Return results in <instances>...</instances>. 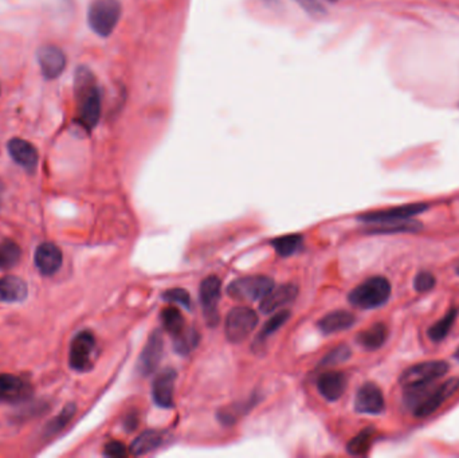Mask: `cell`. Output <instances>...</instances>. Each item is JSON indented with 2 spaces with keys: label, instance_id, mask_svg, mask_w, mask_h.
<instances>
[{
  "label": "cell",
  "instance_id": "cell-36",
  "mask_svg": "<svg viewBox=\"0 0 459 458\" xmlns=\"http://www.w3.org/2000/svg\"><path fill=\"white\" fill-rule=\"evenodd\" d=\"M295 1L301 9H304L306 12L315 16L324 14V7L318 3L317 0H295Z\"/></svg>",
  "mask_w": 459,
  "mask_h": 458
},
{
  "label": "cell",
  "instance_id": "cell-17",
  "mask_svg": "<svg viewBox=\"0 0 459 458\" xmlns=\"http://www.w3.org/2000/svg\"><path fill=\"white\" fill-rule=\"evenodd\" d=\"M62 251L56 244L45 242L36 247L34 262L36 269L43 276H53L62 266Z\"/></svg>",
  "mask_w": 459,
  "mask_h": 458
},
{
  "label": "cell",
  "instance_id": "cell-5",
  "mask_svg": "<svg viewBox=\"0 0 459 458\" xmlns=\"http://www.w3.org/2000/svg\"><path fill=\"white\" fill-rule=\"evenodd\" d=\"M258 324V315L246 306H236L226 318V338L231 343L246 340Z\"/></svg>",
  "mask_w": 459,
  "mask_h": 458
},
{
  "label": "cell",
  "instance_id": "cell-33",
  "mask_svg": "<svg viewBox=\"0 0 459 458\" xmlns=\"http://www.w3.org/2000/svg\"><path fill=\"white\" fill-rule=\"evenodd\" d=\"M436 277L430 271H419L413 280V288L416 292L424 293L436 286Z\"/></svg>",
  "mask_w": 459,
  "mask_h": 458
},
{
  "label": "cell",
  "instance_id": "cell-3",
  "mask_svg": "<svg viewBox=\"0 0 459 458\" xmlns=\"http://www.w3.org/2000/svg\"><path fill=\"white\" fill-rule=\"evenodd\" d=\"M391 296V283L384 277H371L357 285L348 296L349 303L360 309H374L384 306Z\"/></svg>",
  "mask_w": 459,
  "mask_h": 458
},
{
  "label": "cell",
  "instance_id": "cell-21",
  "mask_svg": "<svg viewBox=\"0 0 459 458\" xmlns=\"http://www.w3.org/2000/svg\"><path fill=\"white\" fill-rule=\"evenodd\" d=\"M354 323H356V318L351 312L336 311L321 318L318 323V328L325 335H332V333L351 328Z\"/></svg>",
  "mask_w": 459,
  "mask_h": 458
},
{
  "label": "cell",
  "instance_id": "cell-41",
  "mask_svg": "<svg viewBox=\"0 0 459 458\" xmlns=\"http://www.w3.org/2000/svg\"><path fill=\"white\" fill-rule=\"evenodd\" d=\"M458 271V274H459V268H458V271Z\"/></svg>",
  "mask_w": 459,
  "mask_h": 458
},
{
  "label": "cell",
  "instance_id": "cell-10",
  "mask_svg": "<svg viewBox=\"0 0 459 458\" xmlns=\"http://www.w3.org/2000/svg\"><path fill=\"white\" fill-rule=\"evenodd\" d=\"M36 61L42 76L46 80H57L68 65L65 51L56 45H43L39 47L36 51Z\"/></svg>",
  "mask_w": 459,
  "mask_h": 458
},
{
  "label": "cell",
  "instance_id": "cell-26",
  "mask_svg": "<svg viewBox=\"0 0 459 458\" xmlns=\"http://www.w3.org/2000/svg\"><path fill=\"white\" fill-rule=\"evenodd\" d=\"M199 339H201V336H199L198 329H195L194 327L186 328L180 335L174 338V348L180 355H189L198 347Z\"/></svg>",
  "mask_w": 459,
  "mask_h": 458
},
{
  "label": "cell",
  "instance_id": "cell-38",
  "mask_svg": "<svg viewBox=\"0 0 459 458\" xmlns=\"http://www.w3.org/2000/svg\"><path fill=\"white\" fill-rule=\"evenodd\" d=\"M3 194H4V186H3V183L0 182V202L3 199Z\"/></svg>",
  "mask_w": 459,
  "mask_h": 458
},
{
  "label": "cell",
  "instance_id": "cell-37",
  "mask_svg": "<svg viewBox=\"0 0 459 458\" xmlns=\"http://www.w3.org/2000/svg\"><path fill=\"white\" fill-rule=\"evenodd\" d=\"M136 425H137V415L130 414V417L127 418V421H125L127 429L128 430H133V429H136Z\"/></svg>",
  "mask_w": 459,
  "mask_h": 458
},
{
  "label": "cell",
  "instance_id": "cell-22",
  "mask_svg": "<svg viewBox=\"0 0 459 458\" xmlns=\"http://www.w3.org/2000/svg\"><path fill=\"white\" fill-rule=\"evenodd\" d=\"M387 333V327L383 323H376L357 335V343L368 351H375L386 343Z\"/></svg>",
  "mask_w": 459,
  "mask_h": 458
},
{
  "label": "cell",
  "instance_id": "cell-34",
  "mask_svg": "<svg viewBox=\"0 0 459 458\" xmlns=\"http://www.w3.org/2000/svg\"><path fill=\"white\" fill-rule=\"evenodd\" d=\"M163 298L167 301H171V303H176L177 306L189 308V309L191 306V297H189V292L181 288H174V289L167 291L163 294Z\"/></svg>",
  "mask_w": 459,
  "mask_h": 458
},
{
  "label": "cell",
  "instance_id": "cell-24",
  "mask_svg": "<svg viewBox=\"0 0 459 458\" xmlns=\"http://www.w3.org/2000/svg\"><path fill=\"white\" fill-rule=\"evenodd\" d=\"M22 256L21 247L12 239H4L0 242V271L14 268Z\"/></svg>",
  "mask_w": 459,
  "mask_h": 458
},
{
  "label": "cell",
  "instance_id": "cell-32",
  "mask_svg": "<svg viewBox=\"0 0 459 458\" xmlns=\"http://www.w3.org/2000/svg\"><path fill=\"white\" fill-rule=\"evenodd\" d=\"M349 358H351V348L347 345H339L321 360V365L328 367V365H340L342 362L348 360Z\"/></svg>",
  "mask_w": 459,
  "mask_h": 458
},
{
  "label": "cell",
  "instance_id": "cell-2",
  "mask_svg": "<svg viewBox=\"0 0 459 458\" xmlns=\"http://www.w3.org/2000/svg\"><path fill=\"white\" fill-rule=\"evenodd\" d=\"M122 16L120 0H93L88 9V24L95 36L107 38L117 28Z\"/></svg>",
  "mask_w": 459,
  "mask_h": 458
},
{
  "label": "cell",
  "instance_id": "cell-14",
  "mask_svg": "<svg viewBox=\"0 0 459 458\" xmlns=\"http://www.w3.org/2000/svg\"><path fill=\"white\" fill-rule=\"evenodd\" d=\"M163 348H164L163 335L160 331L156 329L148 338V341L144 345L142 355L139 358L137 370L142 375H149L157 368L163 356Z\"/></svg>",
  "mask_w": 459,
  "mask_h": 458
},
{
  "label": "cell",
  "instance_id": "cell-30",
  "mask_svg": "<svg viewBox=\"0 0 459 458\" xmlns=\"http://www.w3.org/2000/svg\"><path fill=\"white\" fill-rule=\"evenodd\" d=\"M289 318H290V311H281V312H278L277 315H274V316H273V318H271L270 320L265 324L263 329L260 331V333H259L258 338H257V340H255V344H262V343H265L266 339H268L270 335L275 333L278 329L283 327V324L289 320Z\"/></svg>",
  "mask_w": 459,
  "mask_h": 458
},
{
  "label": "cell",
  "instance_id": "cell-27",
  "mask_svg": "<svg viewBox=\"0 0 459 458\" xmlns=\"http://www.w3.org/2000/svg\"><path fill=\"white\" fill-rule=\"evenodd\" d=\"M458 316V311L457 309H450L448 313L438 320L436 324L428 329L427 335L428 338L433 341H442L448 335V332L453 328L455 318Z\"/></svg>",
  "mask_w": 459,
  "mask_h": 458
},
{
  "label": "cell",
  "instance_id": "cell-28",
  "mask_svg": "<svg viewBox=\"0 0 459 458\" xmlns=\"http://www.w3.org/2000/svg\"><path fill=\"white\" fill-rule=\"evenodd\" d=\"M271 246L283 257H290L295 251H298L302 246V236L301 235H285L271 241Z\"/></svg>",
  "mask_w": 459,
  "mask_h": 458
},
{
  "label": "cell",
  "instance_id": "cell-11",
  "mask_svg": "<svg viewBox=\"0 0 459 458\" xmlns=\"http://www.w3.org/2000/svg\"><path fill=\"white\" fill-rule=\"evenodd\" d=\"M33 397L31 383L21 376L0 374V403L18 405Z\"/></svg>",
  "mask_w": 459,
  "mask_h": 458
},
{
  "label": "cell",
  "instance_id": "cell-25",
  "mask_svg": "<svg viewBox=\"0 0 459 458\" xmlns=\"http://www.w3.org/2000/svg\"><path fill=\"white\" fill-rule=\"evenodd\" d=\"M162 323L164 326L165 331L172 338L180 335L186 329L184 316L181 315V312L177 308H175V306L165 308L164 311L162 312Z\"/></svg>",
  "mask_w": 459,
  "mask_h": 458
},
{
  "label": "cell",
  "instance_id": "cell-20",
  "mask_svg": "<svg viewBox=\"0 0 459 458\" xmlns=\"http://www.w3.org/2000/svg\"><path fill=\"white\" fill-rule=\"evenodd\" d=\"M28 294V288L24 280L15 276L0 279V303H22Z\"/></svg>",
  "mask_w": 459,
  "mask_h": 458
},
{
  "label": "cell",
  "instance_id": "cell-31",
  "mask_svg": "<svg viewBox=\"0 0 459 458\" xmlns=\"http://www.w3.org/2000/svg\"><path fill=\"white\" fill-rule=\"evenodd\" d=\"M77 407L74 403H69L62 412H59L58 415L51 420L50 422L46 425V434L54 435L56 433L60 432L68 423L70 422L73 417L75 415Z\"/></svg>",
  "mask_w": 459,
  "mask_h": 458
},
{
  "label": "cell",
  "instance_id": "cell-16",
  "mask_svg": "<svg viewBox=\"0 0 459 458\" xmlns=\"http://www.w3.org/2000/svg\"><path fill=\"white\" fill-rule=\"evenodd\" d=\"M175 380H176V371L174 368H167L154 378L152 394L153 400L157 406L164 409H171L174 406Z\"/></svg>",
  "mask_w": 459,
  "mask_h": 458
},
{
  "label": "cell",
  "instance_id": "cell-23",
  "mask_svg": "<svg viewBox=\"0 0 459 458\" xmlns=\"http://www.w3.org/2000/svg\"><path fill=\"white\" fill-rule=\"evenodd\" d=\"M164 441V434L157 430H147L139 435L130 445V453L134 456H142L160 447Z\"/></svg>",
  "mask_w": 459,
  "mask_h": 458
},
{
  "label": "cell",
  "instance_id": "cell-15",
  "mask_svg": "<svg viewBox=\"0 0 459 458\" xmlns=\"http://www.w3.org/2000/svg\"><path fill=\"white\" fill-rule=\"evenodd\" d=\"M7 151L12 160L27 172L36 171L39 162V153L34 144L21 137H14L7 142Z\"/></svg>",
  "mask_w": 459,
  "mask_h": 458
},
{
  "label": "cell",
  "instance_id": "cell-40",
  "mask_svg": "<svg viewBox=\"0 0 459 458\" xmlns=\"http://www.w3.org/2000/svg\"><path fill=\"white\" fill-rule=\"evenodd\" d=\"M327 1H329V3H336V1H339V0H327Z\"/></svg>",
  "mask_w": 459,
  "mask_h": 458
},
{
  "label": "cell",
  "instance_id": "cell-6",
  "mask_svg": "<svg viewBox=\"0 0 459 458\" xmlns=\"http://www.w3.org/2000/svg\"><path fill=\"white\" fill-rule=\"evenodd\" d=\"M274 288V281L266 276H248L231 282L227 293L234 300L257 301L262 300Z\"/></svg>",
  "mask_w": 459,
  "mask_h": 458
},
{
  "label": "cell",
  "instance_id": "cell-7",
  "mask_svg": "<svg viewBox=\"0 0 459 458\" xmlns=\"http://www.w3.org/2000/svg\"><path fill=\"white\" fill-rule=\"evenodd\" d=\"M448 371V365L443 360L424 362L404 370L399 378V382L404 387H419L424 385H431L434 380L442 378Z\"/></svg>",
  "mask_w": 459,
  "mask_h": 458
},
{
  "label": "cell",
  "instance_id": "cell-9",
  "mask_svg": "<svg viewBox=\"0 0 459 458\" xmlns=\"http://www.w3.org/2000/svg\"><path fill=\"white\" fill-rule=\"evenodd\" d=\"M459 388L458 378H451L446 382H443L440 386L431 390L423 400H421L419 405L413 407L415 417L424 418L431 415L436 412L448 398H451Z\"/></svg>",
  "mask_w": 459,
  "mask_h": 458
},
{
  "label": "cell",
  "instance_id": "cell-35",
  "mask_svg": "<svg viewBox=\"0 0 459 458\" xmlns=\"http://www.w3.org/2000/svg\"><path fill=\"white\" fill-rule=\"evenodd\" d=\"M104 454L107 457H125L127 456V447L120 441H112L106 444Z\"/></svg>",
  "mask_w": 459,
  "mask_h": 458
},
{
  "label": "cell",
  "instance_id": "cell-1",
  "mask_svg": "<svg viewBox=\"0 0 459 458\" xmlns=\"http://www.w3.org/2000/svg\"><path fill=\"white\" fill-rule=\"evenodd\" d=\"M75 123L86 132H92L100 123L102 112L101 92L95 74L86 66H80L74 77Z\"/></svg>",
  "mask_w": 459,
  "mask_h": 458
},
{
  "label": "cell",
  "instance_id": "cell-4",
  "mask_svg": "<svg viewBox=\"0 0 459 458\" xmlns=\"http://www.w3.org/2000/svg\"><path fill=\"white\" fill-rule=\"evenodd\" d=\"M97 341L90 331H83L71 340L69 363L74 371L86 373L93 368Z\"/></svg>",
  "mask_w": 459,
  "mask_h": 458
},
{
  "label": "cell",
  "instance_id": "cell-29",
  "mask_svg": "<svg viewBox=\"0 0 459 458\" xmlns=\"http://www.w3.org/2000/svg\"><path fill=\"white\" fill-rule=\"evenodd\" d=\"M374 438H375V429L372 427L364 429L363 432L356 435L354 439H351V442L347 445V450L354 456H363L369 450Z\"/></svg>",
  "mask_w": 459,
  "mask_h": 458
},
{
  "label": "cell",
  "instance_id": "cell-13",
  "mask_svg": "<svg viewBox=\"0 0 459 458\" xmlns=\"http://www.w3.org/2000/svg\"><path fill=\"white\" fill-rule=\"evenodd\" d=\"M354 409L360 414L379 415L386 410V400L375 383H365L359 388L354 398Z\"/></svg>",
  "mask_w": 459,
  "mask_h": 458
},
{
  "label": "cell",
  "instance_id": "cell-39",
  "mask_svg": "<svg viewBox=\"0 0 459 458\" xmlns=\"http://www.w3.org/2000/svg\"><path fill=\"white\" fill-rule=\"evenodd\" d=\"M454 356H455V359H457V360H459V347L457 348L455 353H454Z\"/></svg>",
  "mask_w": 459,
  "mask_h": 458
},
{
  "label": "cell",
  "instance_id": "cell-18",
  "mask_svg": "<svg viewBox=\"0 0 459 458\" xmlns=\"http://www.w3.org/2000/svg\"><path fill=\"white\" fill-rule=\"evenodd\" d=\"M298 293L297 286L293 283H285L278 288H273L260 301V311L263 313H273L274 311L292 303Z\"/></svg>",
  "mask_w": 459,
  "mask_h": 458
},
{
  "label": "cell",
  "instance_id": "cell-12",
  "mask_svg": "<svg viewBox=\"0 0 459 458\" xmlns=\"http://www.w3.org/2000/svg\"><path fill=\"white\" fill-rule=\"evenodd\" d=\"M222 282L216 276H210L201 283V303L204 318L210 327H216L219 323L218 303L221 300Z\"/></svg>",
  "mask_w": 459,
  "mask_h": 458
},
{
  "label": "cell",
  "instance_id": "cell-19",
  "mask_svg": "<svg viewBox=\"0 0 459 458\" xmlns=\"http://www.w3.org/2000/svg\"><path fill=\"white\" fill-rule=\"evenodd\" d=\"M317 388L325 400L330 402L340 400L347 390V376L336 371L324 373L318 378Z\"/></svg>",
  "mask_w": 459,
  "mask_h": 458
},
{
  "label": "cell",
  "instance_id": "cell-8",
  "mask_svg": "<svg viewBox=\"0 0 459 458\" xmlns=\"http://www.w3.org/2000/svg\"><path fill=\"white\" fill-rule=\"evenodd\" d=\"M426 203H411V204H404V206H398L392 207L387 210H380V212H368L359 217V219L363 224H398L403 221H408L412 217L419 215L427 210Z\"/></svg>",
  "mask_w": 459,
  "mask_h": 458
}]
</instances>
